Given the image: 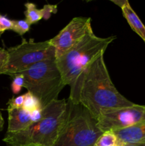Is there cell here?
Returning a JSON list of instances; mask_svg holds the SVG:
<instances>
[{
    "label": "cell",
    "mask_w": 145,
    "mask_h": 146,
    "mask_svg": "<svg viewBox=\"0 0 145 146\" xmlns=\"http://www.w3.org/2000/svg\"><path fill=\"white\" fill-rule=\"evenodd\" d=\"M112 2L120 7L123 17L127 20L128 24L145 42V26L132 8L129 1L127 0H112Z\"/></svg>",
    "instance_id": "11"
},
{
    "label": "cell",
    "mask_w": 145,
    "mask_h": 146,
    "mask_svg": "<svg viewBox=\"0 0 145 146\" xmlns=\"http://www.w3.org/2000/svg\"><path fill=\"white\" fill-rule=\"evenodd\" d=\"M8 61L2 74L13 77L37 63L55 58V48L49 40L35 42L23 38L18 45L7 48Z\"/></svg>",
    "instance_id": "6"
},
{
    "label": "cell",
    "mask_w": 145,
    "mask_h": 146,
    "mask_svg": "<svg viewBox=\"0 0 145 146\" xmlns=\"http://www.w3.org/2000/svg\"><path fill=\"white\" fill-rule=\"evenodd\" d=\"M68 99L83 106L98 121L102 111L133 106L135 104L122 96L112 83L101 54L92 61L71 86Z\"/></svg>",
    "instance_id": "1"
},
{
    "label": "cell",
    "mask_w": 145,
    "mask_h": 146,
    "mask_svg": "<svg viewBox=\"0 0 145 146\" xmlns=\"http://www.w3.org/2000/svg\"><path fill=\"white\" fill-rule=\"evenodd\" d=\"M13 27V20L9 19L7 16L0 14V36L7 30H11Z\"/></svg>",
    "instance_id": "17"
},
{
    "label": "cell",
    "mask_w": 145,
    "mask_h": 146,
    "mask_svg": "<svg viewBox=\"0 0 145 146\" xmlns=\"http://www.w3.org/2000/svg\"><path fill=\"white\" fill-rule=\"evenodd\" d=\"M26 11H24L26 19H25L30 24H34L38 22L41 19H43L42 11L41 9L37 8L36 5L34 3L27 2L25 4Z\"/></svg>",
    "instance_id": "12"
},
{
    "label": "cell",
    "mask_w": 145,
    "mask_h": 146,
    "mask_svg": "<svg viewBox=\"0 0 145 146\" xmlns=\"http://www.w3.org/2000/svg\"><path fill=\"white\" fill-rule=\"evenodd\" d=\"M68 101L67 115L53 146H95L102 131L81 104Z\"/></svg>",
    "instance_id": "4"
},
{
    "label": "cell",
    "mask_w": 145,
    "mask_h": 146,
    "mask_svg": "<svg viewBox=\"0 0 145 146\" xmlns=\"http://www.w3.org/2000/svg\"><path fill=\"white\" fill-rule=\"evenodd\" d=\"M13 79L11 83V91L14 94H18L24 86V76L21 74H18L11 77Z\"/></svg>",
    "instance_id": "16"
},
{
    "label": "cell",
    "mask_w": 145,
    "mask_h": 146,
    "mask_svg": "<svg viewBox=\"0 0 145 146\" xmlns=\"http://www.w3.org/2000/svg\"><path fill=\"white\" fill-rule=\"evenodd\" d=\"M145 121V106L135 104L133 106L102 111L98 118V125L102 132L117 131Z\"/></svg>",
    "instance_id": "7"
},
{
    "label": "cell",
    "mask_w": 145,
    "mask_h": 146,
    "mask_svg": "<svg viewBox=\"0 0 145 146\" xmlns=\"http://www.w3.org/2000/svg\"><path fill=\"white\" fill-rule=\"evenodd\" d=\"M19 74L24 76V87L39 101L42 109L58 100L65 86L55 58L37 63Z\"/></svg>",
    "instance_id": "5"
},
{
    "label": "cell",
    "mask_w": 145,
    "mask_h": 146,
    "mask_svg": "<svg viewBox=\"0 0 145 146\" xmlns=\"http://www.w3.org/2000/svg\"><path fill=\"white\" fill-rule=\"evenodd\" d=\"M68 101L57 100L42 109L41 119L18 133H7L3 141L7 146H53L67 115Z\"/></svg>",
    "instance_id": "2"
},
{
    "label": "cell",
    "mask_w": 145,
    "mask_h": 146,
    "mask_svg": "<svg viewBox=\"0 0 145 146\" xmlns=\"http://www.w3.org/2000/svg\"><path fill=\"white\" fill-rule=\"evenodd\" d=\"M8 61V51L4 48H0V75L2 74Z\"/></svg>",
    "instance_id": "19"
},
{
    "label": "cell",
    "mask_w": 145,
    "mask_h": 146,
    "mask_svg": "<svg viewBox=\"0 0 145 146\" xmlns=\"http://www.w3.org/2000/svg\"><path fill=\"white\" fill-rule=\"evenodd\" d=\"M123 146H138V145H134V144H125Z\"/></svg>",
    "instance_id": "22"
},
{
    "label": "cell",
    "mask_w": 145,
    "mask_h": 146,
    "mask_svg": "<svg viewBox=\"0 0 145 146\" xmlns=\"http://www.w3.org/2000/svg\"><path fill=\"white\" fill-rule=\"evenodd\" d=\"M30 27L31 24L26 19L13 20V27L11 30L18 35L22 36L29 31Z\"/></svg>",
    "instance_id": "15"
},
{
    "label": "cell",
    "mask_w": 145,
    "mask_h": 146,
    "mask_svg": "<svg viewBox=\"0 0 145 146\" xmlns=\"http://www.w3.org/2000/svg\"><path fill=\"white\" fill-rule=\"evenodd\" d=\"M22 108L31 113L36 110L42 109L39 101L29 92L24 94V101Z\"/></svg>",
    "instance_id": "14"
},
{
    "label": "cell",
    "mask_w": 145,
    "mask_h": 146,
    "mask_svg": "<svg viewBox=\"0 0 145 146\" xmlns=\"http://www.w3.org/2000/svg\"><path fill=\"white\" fill-rule=\"evenodd\" d=\"M116 146H119V145H116Z\"/></svg>",
    "instance_id": "25"
},
{
    "label": "cell",
    "mask_w": 145,
    "mask_h": 146,
    "mask_svg": "<svg viewBox=\"0 0 145 146\" xmlns=\"http://www.w3.org/2000/svg\"><path fill=\"white\" fill-rule=\"evenodd\" d=\"M4 118H3L2 115H1V112H0V132L3 130V128H4Z\"/></svg>",
    "instance_id": "21"
},
{
    "label": "cell",
    "mask_w": 145,
    "mask_h": 146,
    "mask_svg": "<svg viewBox=\"0 0 145 146\" xmlns=\"http://www.w3.org/2000/svg\"><path fill=\"white\" fill-rule=\"evenodd\" d=\"M138 146H145V141L144 142H143L142 143L139 144V145H138Z\"/></svg>",
    "instance_id": "23"
},
{
    "label": "cell",
    "mask_w": 145,
    "mask_h": 146,
    "mask_svg": "<svg viewBox=\"0 0 145 146\" xmlns=\"http://www.w3.org/2000/svg\"><path fill=\"white\" fill-rule=\"evenodd\" d=\"M31 146H41V145H31Z\"/></svg>",
    "instance_id": "24"
},
{
    "label": "cell",
    "mask_w": 145,
    "mask_h": 146,
    "mask_svg": "<svg viewBox=\"0 0 145 146\" xmlns=\"http://www.w3.org/2000/svg\"><path fill=\"white\" fill-rule=\"evenodd\" d=\"M8 129L7 133H18L28 128L35 123L32 113L23 108L8 106Z\"/></svg>",
    "instance_id": "9"
},
{
    "label": "cell",
    "mask_w": 145,
    "mask_h": 146,
    "mask_svg": "<svg viewBox=\"0 0 145 146\" xmlns=\"http://www.w3.org/2000/svg\"><path fill=\"white\" fill-rule=\"evenodd\" d=\"M42 11L43 18L45 19H48L51 17L52 13H56L57 11V6L56 5H51V4H46L44 7V8L41 9Z\"/></svg>",
    "instance_id": "20"
},
{
    "label": "cell",
    "mask_w": 145,
    "mask_h": 146,
    "mask_svg": "<svg viewBox=\"0 0 145 146\" xmlns=\"http://www.w3.org/2000/svg\"><path fill=\"white\" fill-rule=\"evenodd\" d=\"M116 38L115 36L106 38L98 36L91 27L69 51L56 58L57 65L65 86H71L93 60L104 54L108 46Z\"/></svg>",
    "instance_id": "3"
},
{
    "label": "cell",
    "mask_w": 145,
    "mask_h": 146,
    "mask_svg": "<svg viewBox=\"0 0 145 146\" xmlns=\"http://www.w3.org/2000/svg\"><path fill=\"white\" fill-rule=\"evenodd\" d=\"M24 94L21 96H18L17 97H14V98H11L9 101L7 103L8 106L13 107V108H22L23 104H24Z\"/></svg>",
    "instance_id": "18"
},
{
    "label": "cell",
    "mask_w": 145,
    "mask_h": 146,
    "mask_svg": "<svg viewBox=\"0 0 145 146\" xmlns=\"http://www.w3.org/2000/svg\"><path fill=\"white\" fill-rule=\"evenodd\" d=\"M118 144V139L112 131H107L102 133L95 146H116Z\"/></svg>",
    "instance_id": "13"
},
{
    "label": "cell",
    "mask_w": 145,
    "mask_h": 146,
    "mask_svg": "<svg viewBox=\"0 0 145 146\" xmlns=\"http://www.w3.org/2000/svg\"><path fill=\"white\" fill-rule=\"evenodd\" d=\"M113 132L118 139L117 145L123 146L125 144L139 145L145 141V121Z\"/></svg>",
    "instance_id": "10"
},
{
    "label": "cell",
    "mask_w": 145,
    "mask_h": 146,
    "mask_svg": "<svg viewBox=\"0 0 145 146\" xmlns=\"http://www.w3.org/2000/svg\"><path fill=\"white\" fill-rule=\"evenodd\" d=\"M91 18L75 17L55 36L50 39L55 48V59L69 51L91 28Z\"/></svg>",
    "instance_id": "8"
}]
</instances>
